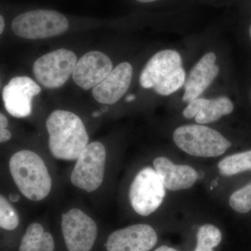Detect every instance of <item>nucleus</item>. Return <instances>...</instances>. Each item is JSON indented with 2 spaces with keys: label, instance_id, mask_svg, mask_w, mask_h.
Instances as JSON below:
<instances>
[{
  "label": "nucleus",
  "instance_id": "obj_9",
  "mask_svg": "<svg viewBox=\"0 0 251 251\" xmlns=\"http://www.w3.org/2000/svg\"><path fill=\"white\" fill-rule=\"evenodd\" d=\"M62 231L69 251H90L97 237V224L78 209H72L62 216Z\"/></svg>",
  "mask_w": 251,
  "mask_h": 251
},
{
  "label": "nucleus",
  "instance_id": "obj_7",
  "mask_svg": "<svg viewBox=\"0 0 251 251\" xmlns=\"http://www.w3.org/2000/svg\"><path fill=\"white\" fill-rule=\"evenodd\" d=\"M106 151L103 144H89L77 158L71 175L73 185L87 192L97 190L103 181Z\"/></svg>",
  "mask_w": 251,
  "mask_h": 251
},
{
  "label": "nucleus",
  "instance_id": "obj_6",
  "mask_svg": "<svg viewBox=\"0 0 251 251\" xmlns=\"http://www.w3.org/2000/svg\"><path fill=\"white\" fill-rule=\"evenodd\" d=\"M166 193V187L156 171L146 167L137 174L130 185V203L137 214L148 216L161 206Z\"/></svg>",
  "mask_w": 251,
  "mask_h": 251
},
{
  "label": "nucleus",
  "instance_id": "obj_10",
  "mask_svg": "<svg viewBox=\"0 0 251 251\" xmlns=\"http://www.w3.org/2000/svg\"><path fill=\"white\" fill-rule=\"evenodd\" d=\"M40 86L27 76L15 77L2 91L5 109L11 116L25 118L32 110L33 97L40 93Z\"/></svg>",
  "mask_w": 251,
  "mask_h": 251
},
{
  "label": "nucleus",
  "instance_id": "obj_11",
  "mask_svg": "<svg viewBox=\"0 0 251 251\" xmlns=\"http://www.w3.org/2000/svg\"><path fill=\"white\" fill-rule=\"evenodd\" d=\"M158 240L156 231L147 224H136L118 229L110 234L108 251H150Z\"/></svg>",
  "mask_w": 251,
  "mask_h": 251
},
{
  "label": "nucleus",
  "instance_id": "obj_20",
  "mask_svg": "<svg viewBox=\"0 0 251 251\" xmlns=\"http://www.w3.org/2000/svg\"><path fill=\"white\" fill-rule=\"evenodd\" d=\"M19 216L4 196L0 197V226L6 230H14L19 224Z\"/></svg>",
  "mask_w": 251,
  "mask_h": 251
},
{
  "label": "nucleus",
  "instance_id": "obj_25",
  "mask_svg": "<svg viewBox=\"0 0 251 251\" xmlns=\"http://www.w3.org/2000/svg\"><path fill=\"white\" fill-rule=\"evenodd\" d=\"M154 251H177L173 248L167 247V246H162V247L158 248Z\"/></svg>",
  "mask_w": 251,
  "mask_h": 251
},
{
  "label": "nucleus",
  "instance_id": "obj_18",
  "mask_svg": "<svg viewBox=\"0 0 251 251\" xmlns=\"http://www.w3.org/2000/svg\"><path fill=\"white\" fill-rule=\"evenodd\" d=\"M44 227L38 223H33L28 226L25 234L21 240L19 251H44L43 246Z\"/></svg>",
  "mask_w": 251,
  "mask_h": 251
},
{
  "label": "nucleus",
  "instance_id": "obj_32",
  "mask_svg": "<svg viewBox=\"0 0 251 251\" xmlns=\"http://www.w3.org/2000/svg\"><path fill=\"white\" fill-rule=\"evenodd\" d=\"M107 110H108V108H107V107H104V108L101 109L102 112H105L107 111Z\"/></svg>",
  "mask_w": 251,
  "mask_h": 251
},
{
  "label": "nucleus",
  "instance_id": "obj_16",
  "mask_svg": "<svg viewBox=\"0 0 251 251\" xmlns=\"http://www.w3.org/2000/svg\"><path fill=\"white\" fill-rule=\"evenodd\" d=\"M234 105L226 97L213 99H196L188 103L183 111L186 119L195 117L198 124L211 123L233 111Z\"/></svg>",
  "mask_w": 251,
  "mask_h": 251
},
{
  "label": "nucleus",
  "instance_id": "obj_33",
  "mask_svg": "<svg viewBox=\"0 0 251 251\" xmlns=\"http://www.w3.org/2000/svg\"><path fill=\"white\" fill-rule=\"evenodd\" d=\"M249 34H250L251 39V25L250 27V29H249Z\"/></svg>",
  "mask_w": 251,
  "mask_h": 251
},
{
  "label": "nucleus",
  "instance_id": "obj_2",
  "mask_svg": "<svg viewBox=\"0 0 251 251\" xmlns=\"http://www.w3.org/2000/svg\"><path fill=\"white\" fill-rule=\"evenodd\" d=\"M9 171L15 184L25 197L40 201L49 196L52 179L45 163L29 150L14 153L9 161Z\"/></svg>",
  "mask_w": 251,
  "mask_h": 251
},
{
  "label": "nucleus",
  "instance_id": "obj_4",
  "mask_svg": "<svg viewBox=\"0 0 251 251\" xmlns=\"http://www.w3.org/2000/svg\"><path fill=\"white\" fill-rule=\"evenodd\" d=\"M173 140L178 148L194 156H219L231 146L230 142L217 130L198 125L178 127Z\"/></svg>",
  "mask_w": 251,
  "mask_h": 251
},
{
  "label": "nucleus",
  "instance_id": "obj_5",
  "mask_svg": "<svg viewBox=\"0 0 251 251\" xmlns=\"http://www.w3.org/2000/svg\"><path fill=\"white\" fill-rule=\"evenodd\" d=\"M11 27L16 35L24 39H47L65 33L69 29V21L56 11L34 10L14 18Z\"/></svg>",
  "mask_w": 251,
  "mask_h": 251
},
{
  "label": "nucleus",
  "instance_id": "obj_31",
  "mask_svg": "<svg viewBox=\"0 0 251 251\" xmlns=\"http://www.w3.org/2000/svg\"><path fill=\"white\" fill-rule=\"evenodd\" d=\"M101 110L100 111L94 112L93 114H92V116L94 117H99L101 115Z\"/></svg>",
  "mask_w": 251,
  "mask_h": 251
},
{
  "label": "nucleus",
  "instance_id": "obj_3",
  "mask_svg": "<svg viewBox=\"0 0 251 251\" xmlns=\"http://www.w3.org/2000/svg\"><path fill=\"white\" fill-rule=\"evenodd\" d=\"M186 72L179 52L173 50L159 51L151 57L142 71L140 85L153 89L157 94L168 96L182 87Z\"/></svg>",
  "mask_w": 251,
  "mask_h": 251
},
{
  "label": "nucleus",
  "instance_id": "obj_24",
  "mask_svg": "<svg viewBox=\"0 0 251 251\" xmlns=\"http://www.w3.org/2000/svg\"><path fill=\"white\" fill-rule=\"evenodd\" d=\"M9 125L7 118L4 114H0V128H6Z\"/></svg>",
  "mask_w": 251,
  "mask_h": 251
},
{
  "label": "nucleus",
  "instance_id": "obj_15",
  "mask_svg": "<svg viewBox=\"0 0 251 251\" xmlns=\"http://www.w3.org/2000/svg\"><path fill=\"white\" fill-rule=\"evenodd\" d=\"M153 165L165 187L170 191H176L191 188L199 177L197 171L192 167L175 165L166 157L156 158Z\"/></svg>",
  "mask_w": 251,
  "mask_h": 251
},
{
  "label": "nucleus",
  "instance_id": "obj_8",
  "mask_svg": "<svg viewBox=\"0 0 251 251\" xmlns=\"http://www.w3.org/2000/svg\"><path fill=\"white\" fill-rule=\"evenodd\" d=\"M77 62L73 51L59 49L41 56L33 66L36 80L46 88L55 89L67 82Z\"/></svg>",
  "mask_w": 251,
  "mask_h": 251
},
{
  "label": "nucleus",
  "instance_id": "obj_17",
  "mask_svg": "<svg viewBox=\"0 0 251 251\" xmlns=\"http://www.w3.org/2000/svg\"><path fill=\"white\" fill-rule=\"evenodd\" d=\"M218 168L220 174L225 176L251 171V150L226 157L219 162Z\"/></svg>",
  "mask_w": 251,
  "mask_h": 251
},
{
  "label": "nucleus",
  "instance_id": "obj_30",
  "mask_svg": "<svg viewBox=\"0 0 251 251\" xmlns=\"http://www.w3.org/2000/svg\"><path fill=\"white\" fill-rule=\"evenodd\" d=\"M136 1H139L142 3H150L153 2V1H157V0H136Z\"/></svg>",
  "mask_w": 251,
  "mask_h": 251
},
{
  "label": "nucleus",
  "instance_id": "obj_19",
  "mask_svg": "<svg viewBox=\"0 0 251 251\" xmlns=\"http://www.w3.org/2000/svg\"><path fill=\"white\" fill-rule=\"evenodd\" d=\"M222 239L221 231L211 224L203 225L198 229L197 245L214 249L218 247Z\"/></svg>",
  "mask_w": 251,
  "mask_h": 251
},
{
  "label": "nucleus",
  "instance_id": "obj_27",
  "mask_svg": "<svg viewBox=\"0 0 251 251\" xmlns=\"http://www.w3.org/2000/svg\"><path fill=\"white\" fill-rule=\"evenodd\" d=\"M194 251H214L213 249H208V248L201 247V246L197 245Z\"/></svg>",
  "mask_w": 251,
  "mask_h": 251
},
{
  "label": "nucleus",
  "instance_id": "obj_22",
  "mask_svg": "<svg viewBox=\"0 0 251 251\" xmlns=\"http://www.w3.org/2000/svg\"><path fill=\"white\" fill-rule=\"evenodd\" d=\"M43 246L44 251H54V239L49 232H45L43 235Z\"/></svg>",
  "mask_w": 251,
  "mask_h": 251
},
{
  "label": "nucleus",
  "instance_id": "obj_14",
  "mask_svg": "<svg viewBox=\"0 0 251 251\" xmlns=\"http://www.w3.org/2000/svg\"><path fill=\"white\" fill-rule=\"evenodd\" d=\"M216 61L215 53L208 52L195 65L185 83L183 101L189 103L209 87L219 73V67L216 65Z\"/></svg>",
  "mask_w": 251,
  "mask_h": 251
},
{
  "label": "nucleus",
  "instance_id": "obj_21",
  "mask_svg": "<svg viewBox=\"0 0 251 251\" xmlns=\"http://www.w3.org/2000/svg\"><path fill=\"white\" fill-rule=\"evenodd\" d=\"M229 205L237 212H249L251 210V183L237 190L229 198Z\"/></svg>",
  "mask_w": 251,
  "mask_h": 251
},
{
  "label": "nucleus",
  "instance_id": "obj_12",
  "mask_svg": "<svg viewBox=\"0 0 251 251\" xmlns=\"http://www.w3.org/2000/svg\"><path fill=\"white\" fill-rule=\"evenodd\" d=\"M112 71L111 59L100 51H90L78 61L73 72L75 83L85 90L94 88Z\"/></svg>",
  "mask_w": 251,
  "mask_h": 251
},
{
  "label": "nucleus",
  "instance_id": "obj_13",
  "mask_svg": "<svg viewBox=\"0 0 251 251\" xmlns=\"http://www.w3.org/2000/svg\"><path fill=\"white\" fill-rule=\"evenodd\" d=\"M133 76V67L122 62L112 69L105 79L94 87L92 95L99 103L112 105L117 103L128 90Z\"/></svg>",
  "mask_w": 251,
  "mask_h": 251
},
{
  "label": "nucleus",
  "instance_id": "obj_23",
  "mask_svg": "<svg viewBox=\"0 0 251 251\" xmlns=\"http://www.w3.org/2000/svg\"><path fill=\"white\" fill-rule=\"evenodd\" d=\"M11 138V133L6 128H0V142L1 143L8 141Z\"/></svg>",
  "mask_w": 251,
  "mask_h": 251
},
{
  "label": "nucleus",
  "instance_id": "obj_1",
  "mask_svg": "<svg viewBox=\"0 0 251 251\" xmlns=\"http://www.w3.org/2000/svg\"><path fill=\"white\" fill-rule=\"evenodd\" d=\"M49 147L57 159L75 161L89 145V136L80 117L67 110L52 112L46 120Z\"/></svg>",
  "mask_w": 251,
  "mask_h": 251
},
{
  "label": "nucleus",
  "instance_id": "obj_28",
  "mask_svg": "<svg viewBox=\"0 0 251 251\" xmlns=\"http://www.w3.org/2000/svg\"><path fill=\"white\" fill-rule=\"evenodd\" d=\"M9 198L10 201H13V202H17L20 198L18 195H11Z\"/></svg>",
  "mask_w": 251,
  "mask_h": 251
},
{
  "label": "nucleus",
  "instance_id": "obj_29",
  "mask_svg": "<svg viewBox=\"0 0 251 251\" xmlns=\"http://www.w3.org/2000/svg\"><path fill=\"white\" fill-rule=\"evenodd\" d=\"M135 97L133 94H131V95L128 96L126 99V102H131L135 100Z\"/></svg>",
  "mask_w": 251,
  "mask_h": 251
},
{
  "label": "nucleus",
  "instance_id": "obj_26",
  "mask_svg": "<svg viewBox=\"0 0 251 251\" xmlns=\"http://www.w3.org/2000/svg\"><path fill=\"white\" fill-rule=\"evenodd\" d=\"M5 26L4 19L2 16H0V34H2Z\"/></svg>",
  "mask_w": 251,
  "mask_h": 251
}]
</instances>
